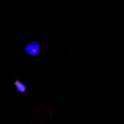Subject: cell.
Masks as SVG:
<instances>
[{
  "instance_id": "obj_1",
  "label": "cell",
  "mask_w": 124,
  "mask_h": 124,
  "mask_svg": "<svg viewBox=\"0 0 124 124\" xmlns=\"http://www.w3.org/2000/svg\"><path fill=\"white\" fill-rule=\"evenodd\" d=\"M39 50H41L39 41H29V44L25 46V54H29V56H37V54H39Z\"/></svg>"
},
{
  "instance_id": "obj_2",
  "label": "cell",
  "mask_w": 124,
  "mask_h": 124,
  "mask_svg": "<svg viewBox=\"0 0 124 124\" xmlns=\"http://www.w3.org/2000/svg\"><path fill=\"white\" fill-rule=\"evenodd\" d=\"M15 89H17L19 93H25L27 91V85L23 83V81H15Z\"/></svg>"
}]
</instances>
